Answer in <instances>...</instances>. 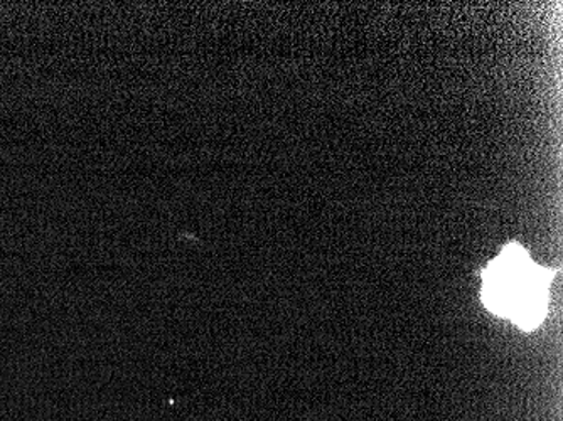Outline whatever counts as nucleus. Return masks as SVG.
I'll return each instance as SVG.
<instances>
[{"label": "nucleus", "mask_w": 563, "mask_h": 421, "mask_svg": "<svg viewBox=\"0 0 563 421\" xmlns=\"http://www.w3.org/2000/svg\"><path fill=\"white\" fill-rule=\"evenodd\" d=\"M481 277V300L493 315L527 332L543 324L555 270L540 267L527 248L509 243L489 262Z\"/></svg>", "instance_id": "obj_1"}]
</instances>
